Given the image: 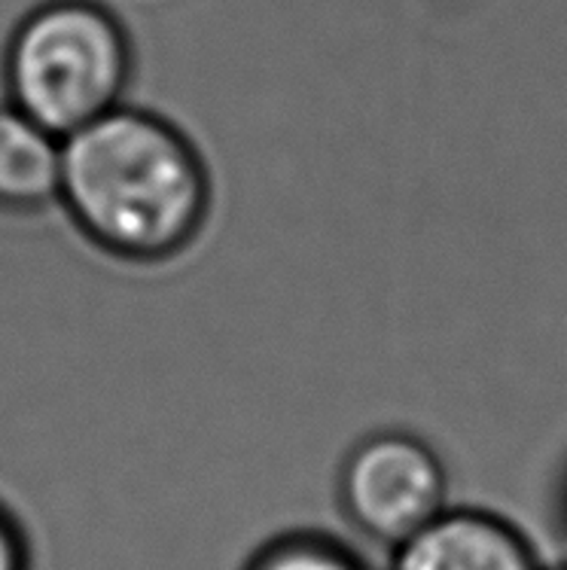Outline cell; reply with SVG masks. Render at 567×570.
<instances>
[{
  "label": "cell",
  "mask_w": 567,
  "mask_h": 570,
  "mask_svg": "<svg viewBox=\"0 0 567 570\" xmlns=\"http://www.w3.org/2000/svg\"><path fill=\"white\" fill-rule=\"evenodd\" d=\"M211 175L184 128L116 105L61 138L58 205L101 254L165 263L196 242L211 214Z\"/></svg>",
  "instance_id": "6da1fadb"
},
{
  "label": "cell",
  "mask_w": 567,
  "mask_h": 570,
  "mask_svg": "<svg viewBox=\"0 0 567 570\" xmlns=\"http://www.w3.org/2000/svg\"><path fill=\"white\" fill-rule=\"evenodd\" d=\"M135 49L98 0H43L16 24L3 56L7 101L58 138L126 101Z\"/></svg>",
  "instance_id": "7a4b0ae2"
},
{
  "label": "cell",
  "mask_w": 567,
  "mask_h": 570,
  "mask_svg": "<svg viewBox=\"0 0 567 570\" xmlns=\"http://www.w3.org/2000/svg\"><path fill=\"white\" fill-rule=\"evenodd\" d=\"M339 503L360 534L400 547L446 510L440 454L416 433H370L339 470Z\"/></svg>",
  "instance_id": "3957f363"
},
{
  "label": "cell",
  "mask_w": 567,
  "mask_h": 570,
  "mask_svg": "<svg viewBox=\"0 0 567 570\" xmlns=\"http://www.w3.org/2000/svg\"><path fill=\"white\" fill-rule=\"evenodd\" d=\"M388 570H540L531 543L500 515L442 510L394 547Z\"/></svg>",
  "instance_id": "277c9868"
},
{
  "label": "cell",
  "mask_w": 567,
  "mask_h": 570,
  "mask_svg": "<svg viewBox=\"0 0 567 570\" xmlns=\"http://www.w3.org/2000/svg\"><path fill=\"white\" fill-rule=\"evenodd\" d=\"M61 138L10 101H0V210L37 214L58 205Z\"/></svg>",
  "instance_id": "5b68a950"
},
{
  "label": "cell",
  "mask_w": 567,
  "mask_h": 570,
  "mask_svg": "<svg viewBox=\"0 0 567 570\" xmlns=\"http://www.w3.org/2000/svg\"><path fill=\"white\" fill-rule=\"evenodd\" d=\"M242 570H366L363 561L333 537L290 531L256 549Z\"/></svg>",
  "instance_id": "8992f818"
},
{
  "label": "cell",
  "mask_w": 567,
  "mask_h": 570,
  "mask_svg": "<svg viewBox=\"0 0 567 570\" xmlns=\"http://www.w3.org/2000/svg\"><path fill=\"white\" fill-rule=\"evenodd\" d=\"M0 570H31L28 534L3 503H0Z\"/></svg>",
  "instance_id": "52a82bcc"
}]
</instances>
